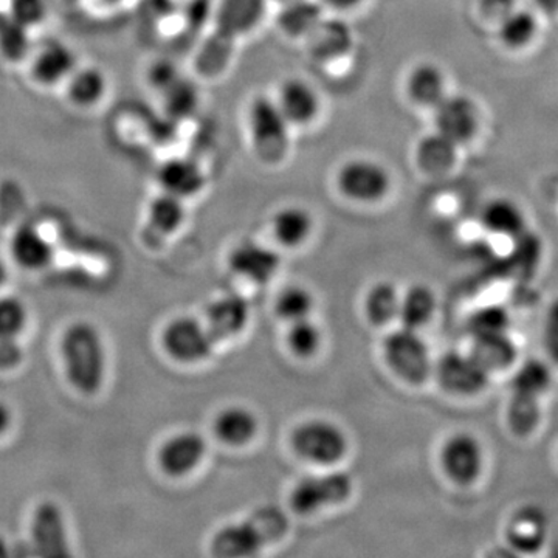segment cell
<instances>
[{
	"mask_svg": "<svg viewBox=\"0 0 558 558\" xmlns=\"http://www.w3.org/2000/svg\"><path fill=\"white\" fill-rule=\"evenodd\" d=\"M105 2L116 3V2H121V0H105Z\"/></svg>",
	"mask_w": 558,
	"mask_h": 558,
	"instance_id": "obj_50",
	"label": "cell"
},
{
	"mask_svg": "<svg viewBox=\"0 0 558 558\" xmlns=\"http://www.w3.org/2000/svg\"><path fill=\"white\" fill-rule=\"evenodd\" d=\"M459 149L461 148L438 132L432 131L418 138L414 148V163L421 174L440 178L450 174L457 168Z\"/></svg>",
	"mask_w": 558,
	"mask_h": 558,
	"instance_id": "obj_19",
	"label": "cell"
},
{
	"mask_svg": "<svg viewBox=\"0 0 558 558\" xmlns=\"http://www.w3.org/2000/svg\"><path fill=\"white\" fill-rule=\"evenodd\" d=\"M11 422H13V414H11V410L5 403L0 402V436L5 435L11 427Z\"/></svg>",
	"mask_w": 558,
	"mask_h": 558,
	"instance_id": "obj_46",
	"label": "cell"
},
{
	"mask_svg": "<svg viewBox=\"0 0 558 558\" xmlns=\"http://www.w3.org/2000/svg\"><path fill=\"white\" fill-rule=\"evenodd\" d=\"M165 95H167L168 108L172 110V113H179V116L191 112L193 106L196 105V92L193 86L182 83L180 78L165 90Z\"/></svg>",
	"mask_w": 558,
	"mask_h": 558,
	"instance_id": "obj_41",
	"label": "cell"
},
{
	"mask_svg": "<svg viewBox=\"0 0 558 558\" xmlns=\"http://www.w3.org/2000/svg\"><path fill=\"white\" fill-rule=\"evenodd\" d=\"M11 256L27 270H40L53 259V245L36 227L22 226L10 242Z\"/></svg>",
	"mask_w": 558,
	"mask_h": 558,
	"instance_id": "obj_25",
	"label": "cell"
},
{
	"mask_svg": "<svg viewBox=\"0 0 558 558\" xmlns=\"http://www.w3.org/2000/svg\"><path fill=\"white\" fill-rule=\"evenodd\" d=\"M292 449L303 461L330 468L347 457L349 442L343 429L323 418H312L293 429Z\"/></svg>",
	"mask_w": 558,
	"mask_h": 558,
	"instance_id": "obj_5",
	"label": "cell"
},
{
	"mask_svg": "<svg viewBox=\"0 0 558 558\" xmlns=\"http://www.w3.org/2000/svg\"><path fill=\"white\" fill-rule=\"evenodd\" d=\"M526 215L520 205L508 197H495L481 211V226L498 238L521 236L526 230Z\"/></svg>",
	"mask_w": 558,
	"mask_h": 558,
	"instance_id": "obj_24",
	"label": "cell"
},
{
	"mask_svg": "<svg viewBox=\"0 0 558 558\" xmlns=\"http://www.w3.org/2000/svg\"><path fill=\"white\" fill-rule=\"evenodd\" d=\"M271 97L293 131L310 130L322 119V94L317 86L303 76H288L282 80Z\"/></svg>",
	"mask_w": 558,
	"mask_h": 558,
	"instance_id": "obj_9",
	"label": "cell"
},
{
	"mask_svg": "<svg viewBox=\"0 0 558 558\" xmlns=\"http://www.w3.org/2000/svg\"><path fill=\"white\" fill-rule=\"evenodd\" d=\"M207 453V442L194 432L178 433L165 440L159 450L160 469L172 478H182L199 468Z\"/></svg>",
	"mask_w": 558,
	"mask_h": 558,
	"instance_id": "obj_15",
	"label": "cell"
},
{
	"mask_svg": "<svg viewBox=\"0 0 558 558\" xmlns=\"http://www.w3.org/2000/svg\"><path fill=\"white\" fill-rule=\"evenodd\" d=\"M438 377L450 392L470 396L486 387L488 371L470 352H449L439 360Z\"/></svg>",
	"mask_w": 558,
	"mask_h": 558,
	"instance_id": "obj_14",
	"label": "cell"
},
{
	"mask_svg": "<svg viewBox=\"0 0 558 558\" xmlns=\"http://www.w3.org/2000/svg\"><path fill=\"white\" fill-rule=\"evenodd\" d=\"M322 330L315 325L314 319L304 318L290 323L288 344L290 351L300 359H310L317 354L322 348Z\"/></svg>",
	"mask_w": 558,
	"mask_h": 558,
	"instance_id": "obj_37",
	"label": "cell"
},
{
	"mask_svg": "<svg viewBox=\"0 0 558 558\" xmlns=\"http://www.w3.org/2000/svg\"><path fill=\"white\" fill-rule=\"evenodd\" d=\"M32 539L40 557L70 556L68 527L60 506L51 501L40 502L33 512Z\"/></svg>",
	"mask_w": 558,
	"mask_h": 558,
	"instance_id": "obj_13",
	"label": "cell"
},
{
	"mask_svg": "<svg viewBox=\"0 0 558 558\" xmlns=\"http://www.w3.org/2000/svg\"><path fill=\"white\" fill-rule=\"evenodd\" d=\"M9 13L27 28L36 27L49 13L47 0H10Z\"/></svg>",
	"mask_w": 558,
	"mask_h": 558,
	"instance_id": "obj_40",
	"label": "cell"
},
{
	"mask_svg": "<svg viewBox=\"0 0 558 558\" xmlns=\"http://www.w3.org/2000/svg\"><path fill=\"white\" fill-rule=\"evenodd\" d=\"M28 312L16 296L0 299V340L17 339L27 325Z\"/></svg>",
	"mask_w": 558,
	"mask_h": 558,
	"instance_id": "obj_38",
	"label": "cell"
},
{
	"mask_svg": "<svg viewBox=\"0 0 558 558\" xmlns=\"http://www.w3.org/2000/svg\"><path fill=\"white\" fill-rule=\"evenodd\" d=\"M270 0H222L216 14L215 31L197 57L196 68L207 78L226 72L234 50L266 17Z\"/></svg>",
	"mask_w": 558,
	"mask_h": 558,
	"instance_id": "obj_1",
	"label": "cell"
},
{
	"mask_svg": "<svg viewBox=\"0 0 558 558\" xmlns=\"http://www.w3.org/2000/svg\"><path fill=\"white\" fill-rule=\"evenodd\" d=\"M31 28L14 20L10 13H0V53L5 60L21 61L31 49Z\"/></svg>",
	"mask_w": 558,
	"mask_h": 558,
	"instance_id": "obj_35",
	"label": "cell"
},
{
	"mask_svg": "<svg viewBox=\"0 0 558 558\" xmlns=\"http://www.w3.org/2000/svg\"><path fill=\"white\" fill-rule=\"evenodd\" d=\"M278 2H281V5H282V3L292 2V0H278Z\"/></svg>",
	"mask_w": 558,
	"mask_h": 558,
	"instance_id": "obj_51",
	"label": "cell"
},
{
	"mask_svg": "<svg viewBox=\"0 0 558 558\" xmlns=\"http://www.w3.org/2000/svg\"><path fill=\"white\" fill-rule=\"evenodd\" d=\"M264 546L263 535L247 520L219 529L211 539V554L219 558H247L256 556Z\"/></svg>",
	"mask_w": 558,
	"mask_h": 558,
	"instance_id": "obj_21",
	"label": "cell"
},
{
	"mask_svg": "<svg viewBox=\"0 0 558 558\" xmlns=\"http://www.w3.org/2000/svg\"><path fill=\"white\" fill-rule=\"evenodd\" d=\"M259 422L253 411L244 407H230L220 411L215 421L219 440L231 447H244L258 435Z\"/></svg>",
	"mask_w": 558,
	"mask_h": 558,
	"instance_id": "obj_28",
	"label": "cell"
},
{
	"mask_svg": "<svg viewBox=\"0 0 558 558\" xmlns=\"http://www.w3.org/2000/svg\"><path fill=\"white\" fill-rule=\"evenodd\" d=\"M473 337L488 336V333L505 332V314L498 310H486L476 314L470 322Z\"/></svg>",
	"mask_w": 558,
	"mask_h": 558,
	"instance_id": "obj_42",
	"label": "cell"
},
{
	"mask_svg": "<svg viewBox=\"0 0 558 558\" xmlns=\"http://www.w3.org/2000/svg\"><path fill=\"white\" fill-rule=\"evenodd\" d=\"M248 319V301L238 293L219 296L207 310V328L216 343L240 336L247 328Z\"/></svg>",
	"mask_w": 558,
	"mask_h": 558,
	"instance_id": "obj_17",
	"label": "cell"
},
{
	"mask_svg": "<svg viewBox=\"0 0 558 558\" xmlns=\"http://www.w3.org/2000/svg\"><path fill=\"white\" fill-rule=\"evenodd\" d=\"M314 296L310 290L292 286L279 293L275 311L278 317L284 319L286 323H295L300 319L311 318L314 311Z\"/></svg>",
	"mask_w": 558,
	"mask_h": 558,
	"instance_id": "obj_36",
	"label": "cell"
},
{
	"mask_svg": "<svg viewBox=\"0 0 558 558\" xmlns=\"http://www.w3.org/2000/svg\"><path fill=\"white\" fill-rule=\"evenodd\" d=\"M312 58L319 64H328L333 58L348 57L352 50V35L347 25L339 21L323 20L317 31L306 39Z\"/></svg>",
	"mask_w": 558,
	"mask_h": 558,
	"instance_id": "obj_27",
	"label": "cell"
},
{
	"mask_svg": "<svg viewBox=\"0 0 558 558\" xmlns=\"http://www.w3.org/2000/svg\"><path fill=\"white\" fill-rule=\"evenodd\" d=\"M75 69V53L60 43L49 44L40 49L32 64L33 78L43 86H54L62 81H68Z\"/></svg>",
	"mask_w": 558,
	"mask_h": 558,
	"instance_id": "obj_26",
	"label": "cell"
},
{
	"mask_svg": "<svg viewBox=\"0 0 558 558\" xmlns=\"http://www.w3.org/2000/svg\"><path fill=\"white\" fill-rule=\"evenodd\" d=\"M252 523L258 529L263 535L264 542L274 543L284 537L288 532V519L284 513L277 508H263L256 510L252 515Z\"/></svg>",
	"mask_w": 558,
	"mask_h": 558,
	"instance_id": "obj_39",
	"label": "cell"
},
{
	"mask_svg": "<svg viewBox=\"0 0 558 558\" xmlns=\"http://www.w3.org/2000/svg\"><path fill=\"white\" fill-rule=\"evenodd\" d=\"M9 545H7L5 539L0 537V558L9 557Z\"/></svg>",
	"mask_w": 558,
	"mask_h": 558,
	"instance_id": "obj_49",
	"label": "cell"
},
{
	"mask_svg": "<svg viewBox=\"0 0 558 558\" xmlns=\"http://www.w3.org/2000/svg\"><path fill=\"white\" fill-rule=\"evenodd\" d=\"M333 185L344 199L359 205H376L392 191V172L373 157H351L337 168Z\"/></svg>",
	"mask_w": 558,
	"mask_h": 558,
	"instance_id": "obj_4",
	"label": "cell"
},
{
	"mask_svg": "<svg viewBox=\"0 0 558 558\" xmlns=\"http://www.w3.org/2000/svg\"><path fill=\"white\" fill-rule=\"evenodd\" d=\"M470 354L490 374V371L502 368L509 365L512 359V344L506 339V333H488V336H476Z\"/></svg>",
	"mask_w": 558,
	"mask_h": 558,
	"instance_id": "obj_34",
	"label": "cell"
},
{
	"mask_svg": "<svg viewBox=\"0 0 558 558\" xmlns=\"http://www.w3.org/2000/svg\"><path fill=\"white\" fill-rule=\"evenodd\" d=\"M548 523L535 508H521L510 517L506 526V539L510 548L520 554H535L545 546Z\"/></svg>",
	"mask_w": 558,
	"mask_h": 558,
	"instance_id": "obj_20",
	"label": "cell"
},
{
	"mask_svg": "<svg viewBox=\"0 0 558 558\" xmlns=\"http://www.w3.org/2000/svg\"><path fill=\"white\" fill-rule=\"evenodd\" d=\"M366 0H319L323 9L336 14L354 13L365 5Z\"/></svg>",
	"mask_w": 558,
	"mask_h": 558,
	"instance_id": "obj_45",
	"label": "cell"
},
{
	"mask_svg": "<svg viewBox=\"0 0 558 558\" xmlns=\"http://www.w3.org/2000/svg\"><path fill=\"white\" fill-rule=\"evenodd\" d=\"M432 119L433 131L461 149L475 142L483 124L478 102L468 95L451 92L446 100L433 110Z\"/></svg>",
	"mask_w": 558,
	"mask_h": 558,
	"instance_id": "obj_8",
	"label": "cell"
},
{
	"mask_svg": "<svg viewBox=\"0 0 558 558\" xmlns=\"http://www.w3.org/2000/svg\"><path fill=\"white\" fill-rule=\"evenodd\" d=\"M444 472L458 486H472L483 475L486 451L472 433H454L440 450Z\"/></svg>",
	"mask_w": 558,
	"mask_h": 558,
	"instance_id": "obj_10",
	"label": "cell"
},
{
	"mask_svg": "<svg viewBox=\"0 0 558 558\" xmlns=\"http://www.w3.org/2000/svg\"><path fill=\"white\" fill-rule=\"evenodd\" d=\"M186 218L185 201L171 194L161 193L150 202L148 209V227L150 236L167 240L178 233Z\"/></svg>",
	"mask_w": 558,
	"mask_h": 558,
	"instance_id": "obj_29",
	"label": "cell"
},
{
	"mask_svg": "<svg viewBox=\"0 0 558 558\" xmlns=\"http://www.w3.org/2000/svg\"><path fill=\"white\" fill-rule=\"evenodd\" d=\"M7 278H9V270H7L5 264L0 259V288L5 284Z\"/></svg>",
	"mask_w": 558,
	"mask_h": 558,
	"instance_id": "obj_47",
	"label": "cell"
},
{
	"mask_svg": "<svg viewBox=\"0 0 558 558\" xmlns=\"http://www.w3.org/2000/svg\"><path fill=\"white\" fill-rule=\"evenodd\" d=\"M400 293L389 282H379L369 289L365 300V314L371 325L387 326L399 318Z\"/></svg>",
	"mask_w": 558,
	"mask_h": 558,
	"instance_id": "obj_33",
	"label": "cell"
},
{
	"mask_svg": "<svg viewBox=\"0 0 558 558\" xmlns=\"http://www.w3.org/2000/svg\"><path fill=\"white\" fill-rule=\"evenodd\" d=\"M545 9L557 10L558 9V0H538Z\"/></svg>",
	"mask_w": 558,
	"mask_h": 558,
	"instance_id": "obj_48",
	"label": "cell"
},
{
	"mask_svg": "<svg viewBox=\"0 0 558 558\" xmlns=\"http://www.w3.org/2000/svg\"><path fill=\"white\" fill-rule=\"evenodd\" d=\"M384 354L389 368L410 384H422L432 373L428 344L418 336V330L405 326L392 330L384 340Z\"/></svg>",
	"mask_w": 558,
	"mask_h": 558,
	"instance_id": "obj_7",
	"label": "cell"
},
{
	"mask_svg": "<svg viewBox=\"0 0 558 558\" xmlns=\"http://www.w3.org/2000/svg\"><path fill=\"white\" fill-rule=\"evenodd\" d=\"M435 292L425 284H416L400 296V326L418 330L428 325L436 312Z\"/></svg>",
	"mask_w": 558,
	"mask_h": 558,
	"instance_id": "obj_30",
	"label": "cell"
},
{
	"mask_svg": "<svg viewBox=\"0 0 558 558\" xmlns=\"http://www.w3.org/2000/svg\"><path fill=\"white\" fill-rule=\"evenodd\" d=\"M179 80L178 70L170 62H159L150 69V83L156 89L167 90Z\"/></svg>",
	"mask_w": 558,
	"mask_h": 558,
	"instance_id": "obj_43",
	"label": "cell"
},
{
	"mask_svg": "<svg viewBox=\"0 0 558 558\" xmlns=\"http://www.w3.org/2000/svg\"><path fill=\"white\" fill-rule=\"evenodd\" d=\"M108 92V78L97 68L75 69L68 80L70 101L78 108H94Z\"/></svg>",
	"mask_w": 558,
	"mask_h": 558,
	"instance_id": "obj_31",
	"label": "cell"
},
{
	"mask_svg": "<svg viewBox=\"0 0 558 558\" xmlns=\"http://www.w3.org/2000/svg\"><path fill=\"white\" fill-rule=\"evenodd\" d=\"M231 271L256 284H266L281 267L278 252L255 241L241 242L229 256Z\"/></svg>",
	"mask_w": 558,
	"mask_h": 558,
	"instance_id": "obj_16",
	"label": "cell"
},
{
	"mask_svg": "<svg viewBox=\"0 0 558 558\" xmlns=\"http://www.w3.org/2000/svg\"><path fill=\"white\" fill-rule=\"evenodd\" d=\"M538 25L529 11L510 10L498 25V39L506 49L521 50L537 36Z\"/></svg>",
	"mask_w": 558,
	"mask_h": 558,
	"instance_id": "obj_32",
	"label": "cell"
},
{
	"mask_svg": "<svg viewBox=\"0 0 558 558\" xmlns=\"http://www.w3.org/2000/svg\"><path fill=\"white\" fill-rule=\"evenodd\" d=\"M61 352L72 387L95 395L106 377V349L98 329L90 323H73L62 336Z\"/></svg>",
	"mask_w": 558,
	"mask_h": 558,
	"instance_id": "obj_2",
	"label": "cell"
},
{
	"mask_svg": "<svg viewBox=\"0 0 558 558\" xmlns=\"http://www.w3.org/2000/svg\"><path fill=\"white\" fill-rule=\"evenodd\" d=\"M165 351L180 363H199L209 357L215 348V339L207 328L196 318L179 317L172 319L161 336Z\"/></svg>",
	"mask_w": 558,
	"mask_h": 558,
	"instance_id": "obj_11",
	"label": "cell"
},
{
	"mask_svg": "<svg viewBox=\"0 0 558 558\" xmlns=\"http://www.w3.org/2000/svg\"><path fill=\"white\" fill-rule=\"evenodd\" d=\"M446 70L433 61L411 65L403 78V95L413 108L432 113L450 94Z\"/></svg>",
	"mask_w": 558,
	"mask_h": 558,
	"instance_id": "obj_12",
	"label": "cell"
},
{
	"mask_svg": "<svg viewBox=\"0 0 558 558\" xmlns=\"http://www.w3.org/2000/svg\"><path fill=\"white\" fill-rule=\"evenodd\" d=\"M250 148L259 163L281 167L292 150L293 130L286 121L271 95H255L245 112Z\"/></svg>",
	"mask_w": 558,
	"mask_h": 558,
	"instance_id": "obj_3",
	"label": "cell"
},
{
	"mask_svg": "<svg viewBox=\"0 0 558 558\" xmlns=\"http://www.w3.org/2000/svg\"><path fill=\"white\" fill-rule=\"evenodd\" d=\"M157 179L163 193L182 201L197 196L207 185V178L201 165L186 157H174L165 161L157 172Z\"/></svg>",
	"mask_w": 558,
	"mask_h": 558,
	"instance_id": "obj_18",
	"label": "cell"
},
{
	"mask_svg": "<svg viewBox=\"0 0 558 558\" xmlns=\"http://www.w3.org/2000/svg\"><path fill=\"white\" fill-rule=\"evenodd\" d=\"M24 352L16 339L0 340V369H13L22 362Z\"/></svg>",
	"mask_w": 558,
	"mask_h": 558,
	"instance_id": "obj_44",
	"label": "cell"
},
{
	"mask_svg": "<svg viewBox=\"0 0 558 558\" xmlns=\"http://www.w3.org/2000/svg\"><path fill=\"white\" fill-rule=\"evenodd\" d=\"M314 229V216L301 205H286L271 215V234L282 247H301L311 240Z\"/></svg>",
	"mask_w": 558,
	"mask_h": 558,
	"instance_id": "obj_22",
	"label": "cell"
},
{
	"mask_svg": "<svg viewBox=\"0 0 558 558\" xmlns=\"http://www.w3.org/2000/svg\"><path fill=\"white\" fill-rule=\"evenodd\" d=\"M326 13L328 11L323 9L319 0H292L282 3L277 20L279 32L289 39L306 40L317 31Z\"/></svg>",
	"mask_w": 558,
	"mask_h": 558,
	"instance_id": "obj_23",
	"label": "cell"
},
{
	"mask_svg": "<svg viewBox=\"0 0 558 558\" xmlns=\"http://www.w3.org/2000/svg\"><path fill=\"white\" fill-rule=\"evenodd\" d=\"M354 492L351 475L341 470L323 472L300 480L290 492V506L300 515H314L319 510L343 505Z\"/></svg>",
	"mask_w": 558,
	"mask_h": 558,
	"instance_id": "obj_6",
	"label": "cell"
}]
</instances>
